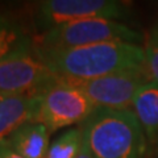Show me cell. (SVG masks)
Instances as JSON below:
<instances>
[{"mask_svg":"<svg viewBox=\"0 0 158 158\" xmlns=\"http://www.w3.org/2000/svg\"><path fill=\"white\" fill-rule=\"evenodd\" d=\"M40 59L61 78L95 79L144 66L141 45L129 42H103L77 48L34 46Z\"/></svg>","mask_w":158,"mask_h":158,"instance_id":"6da1fadb","label":"cell"},{"mask_svg":"<svg viewBox=\"0 0 158 158\" xmlns=\"http://www.w3.org/2000/svg\"><path fill=\"white\" fill-rule=\"evenodd\" d=\"M95 108L85 92L58 77L42 92L38 123L45 125L50 133L73 128L75 124L82 125Z\"/></svg>","mask_w":158,"mask_h":158,"instance_id":"277c9868","label":"cell"},{"mask_svg":"<svg viewBox=\"0 0 158 158\" xmlns=\"http://www.w3.org/2000/svg\"><path fill=\"white\" fill-rule=\"evenodd\" d=\"M0 158H24L13 152L4 141H0Z\"/></svg>","mask_w":158,"mask_h":158,"instance_id":"5bb4252c","label":"cell"},{"mask_svg":"<svg viewBox=\"0 0 158 158\" xmlns=\"http://www.w3.org/2000/svg\"><path fill=\"white\" fill-rule=\"evenodd\" d=\"M78 158H94V157L91 156L90 150H88V148L86 146L85 141H83V148H82V152H81V154L78 156Z\"/></svg>","mask_w":158,"mask_h":158,"instance_id":"9a60e30c","label":"cell"},{"mask_svg":"<svg viewBox=\"0 0 158 158\" xmlns=\"http://www.w3.org/2000/svg\"><path fill=\"white\" fill-rule=\"evenodd\" d=\"M63 79L85 92L95 107L112 110H132L137 91L142 85L149 82L145 66L95 79Z\"/></svg>","mask_w":158,"mask_h":158,"instance_id":"8992f818","label":"cell"},{"mask_svg":"<svg viewBox=\"0 0 158 158\" xmlns=\"http://www.w3.org/2000/svg\"><path fill=\"white\" fill-rule=\"evenodd\" d=\"M132 111L152 144L158 142V85L146 82L137 91Z\"/></svg>","mask_w":158,"mask_h":158,"instance_id":"30bf717a","label":"cell"},{"mask_svg":"<svg viewBox=\"0 0 158 158\" xmlns=\"http://www.w3.org/2000/svg\"><path fill=\"white\" fill-rule=\"evenodd\" d=\"M83 148V129L81 125L63 131L50 142L46 158H78Z\"/></svg>","mask_w":158,"mask_h":158,"instance_id":"7c38bea8","label":"cell"},{"mask_svg":"<svg viewBox=\"0 0 158 158\" xmlns=\"http://www.w3.org/2000/svg\"><path fill=\"white\" fill-rule=\"evenodd\" d=\"M157 146H158V142H157Z\"/></svg>","mask_w":158,"mask_h":158,"instance_id":"e0dca14e","label":"cell"},{"mask_svg":"<svg viewBox=\"0 0 158 158\" xmlns=\"http://www.w3.org/2000/svg\"><path fill=\"white\" fill-rule=\"evenodd\" d=\"M128 7L115 0H45L36 6L34 25L45 33L63 24L86 19H125Z\"/></svg>","mask_w":158,"mask_h":158,"instance_id":"5b68a950","label":"cell"},{"mask_svg":"<svg viewBox=\"0 0 158 158\" xmlns=\"http://www.w3.org/2000/svg\"><path fill=\"white\" fill-rule=\"evenodd\" d=\"M3 98H6V96H2V95H0V100H2V99H3Z\"/></svg>","mask_w":158,"mask_h":158,"instance_id":"2e32d148","label":"cell"},{"mask_svg":"<svg viewBox=\"0 0 158 158\" xmlns=\"http://www.w3.org/2000/svg\"><path fill=\"white\" fill-rule=\"evenodd\" d=\"M145 70L150 82L158 85V24L150 28L145 37Z\"/></svg>","mask_w":158,"mask_h":158,"instance_id":"4fadbf2b","label":"cell"},{"mask_svg":"<svg viewBox=\"0 0 158 158\" xmlns=\"http://www.w3.org/2000/svg\"><path fill=\"white\" fill-rule=\"evenodd\" d=\"M58 77L32 48L16 52L0 61V95L15 96L44 92Z\"/></svg>","mask_w":158,"mask_h":158,"instance_id":"52a82bcc","label":"cell"},{"mask_svg":"<svg viewBox=\"0 0 158 158\" xmlns=\"http://www.w3.org/2000/svg\"><path fill=\"white\" fill-rule=\"evenodd\" d=\"M32 46V37L23 24L6 13H0V61Z\"/></svg>","mask_w":158,"mask_h":158,"instance_id":"8fae6325","label":"cell"},{"mask_svg":"<svg viewBox=\"0 0 158 158\" xmlns=\"http://www.w3.org/2000/svg\"><path fill=\"white\" fill-rule=\"evenodd\" d=\"M116 41L140 45L145 37L118 20L95 17L63 24L42 33L37 46L77 48Z\"/></svg>","mask_w":158,"mask_h":158,"instance_id":"3957f363","label":"cell"},{"mask_svg":"<svg viewBox=\"0 0 158 158\" xmlns=\"http://www.w3.org/2000/svg\"><path fill=\"white\" fill-rule=\"evenodd\" d=\"M3 141L24 158H46L50 132L41 123L31 121L17 128Z\"/></svg>","mask_w":158,"mask_h":158,"instance_id":"9c48e42d","label":"cell"},{"mask_svg":"<svg viewBox=\"0 0 158 158\" xmlns=\"http://www.w3.org/2000/svg\"><path fill=\"white\" fill-rule=\"evenodd\" d=\"M41 100L42 92L3 98L0 100V141L27 123H38Z\"/></svg>","mask_w":158,"mask_h":158,"instance_id":"ba28073f","label":"cell"},{"mask_svg":"<svg viewBox=\"0 0 158 158\" xmlns=\"http://www.w3.org/2000/svg\"><path fill=\"white\" fill-rule=\"evenodd\" d=\"M81 127L94 158H144L146 136L132 110L96 107Z\"/></svg>","mask_w":158,"mask_h":158,"instance_id":"7a4b0ae2","label":"cell"}]
</instances>
